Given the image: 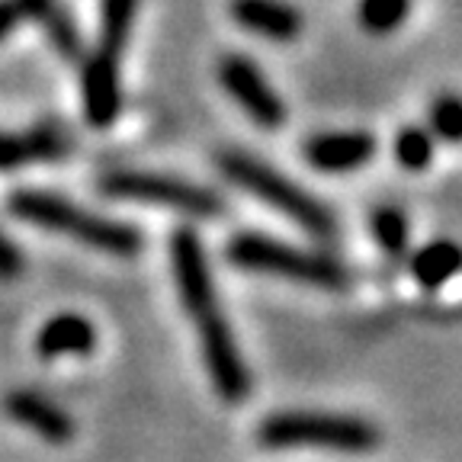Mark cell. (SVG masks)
<instances>
[{
	"label": "cell",
	"mask_w": 462,
	"mask_h": 462,
	"mask_svg": "<svg viewBox=\"0 0 462 462\" xmlns=\"http://www.w3.org/2000/svg\"><path fill=\"white\" fill-rule=\"evenodd\" d=\"M218 84L225 87V94L238 103L260 129H280L289 119V109L282 103V97L273 90V84L267 80V74L254 65L245 55H225L218 61Z\"/></svg>",
	"instance_id": "obj_7"
},
{
	"label": "cell",
	"mask_w": 462,
	"mask_h": 462,
	"mask_svg": "<svg viewBox=\"0 0 462 462\" xmlns=\"http://www.w3.org/2000/svg\"><path fill=\"white\" fill-rule=\"evenodd\" d=\"M231 16L241 29L270 42H292L302 32V14L286 0H231Z\"/></svg>",
	"instance_id": "obj_12"
},
{
	"label": "cell",
	"mask_w": 462,
	"mask_h": 462,
	"mask_svg": "<svg viewBox=\"0 0 462 462\" xmlns=\"http://www.w3.org/2000/svg\"><path fill=\"white\" fill-rule=\"evenodd\" d=\"M430 125H433V132H437L440 138H447V142H459V135H462V103L456 100L453 94L433 100Z\"/></svg>",
	"instance_id": "obj_20"
},
{
	"label": "cell",
	"mask_w": 462,
	"mask_h": 462,
	"mask_svg": "<svg viewBox=\"0 0 462 462\" xmlns=\"http://www.w3.org/2000/svg\"><path fill=\"white\" fill-rule=\"evenodd\" d=\"M23 273V254L0 228V280H16Z\"/></svg>",
	"instance_id": "obj_22"
},
{
	"label": "cell",
	"mask_w": 462,
	"mask_h": 462,
	"mask_svg": "<svg viewBox=\"0 0 462 462\" xmlns=\"http://www.w3.org/2000/svg\"><path fill=\"white\" fill-rule=\"evenodd\" d=\"M71 152V135L61 125H36L29 132H0V171L39 164V161H61Z\"/></svg>",
	"instance_id": "obj_11"
},
{
	"label": "cell",
	"mask_w": 462,
	"mask_h": 462,
	"mask_svg": "<svg viewBox=\"0 0 462 462\" xmlns=\"http://www.w3.org/2000/svg\"><path fill=\"white\" fill-rule=\"evenodd\" d=\"M456 270H459V247L453 241H437V245L420 247L411 260V273L427 289H437L447 280H453Z\"/></svg>",
	"instance_id": "obj_14"
},
{
	"label": "cell",
	"mask_w": 462,
	"mask_h": 462,
	"mask_svg": "<svg viewBox=\"0 0 462 462\" xmlns=\"http://www.w3.org/2000/svg\"><path fill=\"white\" fill-rule=\"evenodd\" d=\"M10 212L23 222L65 235L78 245L113 254V257H132L142 247V235L135 225L90 212L68 196L49 193V189H16L10 196Z\"/></svg>",
	"instance_id": "obj_2"
},
{
	"label": "cell",
	"mask_w": 462,
	"mask_h": 462,
	"mask_svg": "<svg viewBox=\"0 0 462 462\" xmlns=\"http://www.w3.org/2000/svg\"><path fill=\"white\" fill-rule=\"evenodd\" d=\"M123 106L119 55L94 49L84 61V116L94 129H109Z\"/></svg>",
	"instance_id": "obj_8"
},
{
	"label": "cell",
	"mask_w": 462,
	"mask_h": 462,
	"mask_svg": "<svg viewBox=\"0 0 462 462\" xmlns=\"http://www.w3.org/2000/svg\"><path fill=\"white\" fill-rule=\"evenodd\" d=\"M373 235L383 251L402 254L404 247H408V218H404L398 209L373 212Z\"/></svg>",
	"instance_id": "obj_19"
},
{
	"label": "cell",
	"mask_w": 462,
	"mask_h": 462,
	"mask_svg": "<svg viewBox=\"0 0 462 462\" xmlns=\"http://www.w3.org/2000/svg\"><path fill=\"white\" fill-rule=\"evenodd\" d=\"M218 171H222L238 189L251 193L254 199L267 202L270 209L282 212L289 222H296L299 228H305L309 235H315V238H328V235H334V228H337L331 209H328L318 196H311L309 189H302L299 183L289 180L286 173L273 171L270 164L251 158V154L222 152L218 154Z\"/></svg>",
	"instance_id": "obj_3"
},
{
	"label": "cell",
	"mask_w": 462,
	"mask_h": 462,
	"mask_svg": "<svg viewBox=\"0 0 462 462\" xmlns=\"http://www.w3.org/2000/svg\"><path fill=\"white\" fill-rule=\"evenodd\" d=\"M260 443L270 449H337L369 453L379 443V430L369 420L350 414L280 411L260 424Z\"/></svg>",
	"instance_id": "obj_4"
},
{
	"label": "cell",
	"mask_w": 462,
	"mask_h": 462,
	"mask_svg": "<svg viewBox=\"0 0 462 462\" xmlns=\"http://www.w3.org/2000/svg\"><path fill=\"white\" fill-rule=\"evenodd\" d=\"M305 161L315 171L346 173L366 167L375 154V138L366 132H318L305 142Z\"/></svg>",
	"instance_id": "obj_10"
},
{
	"label": "cell",
	"mask_w": 462,
	"mask_h": 462,
	"mask_svg": "<svg viewBox=\"0 0 462 462\" xmlns=\"http://www.w3.org/2000/svg\"><path fill=\"white\" fill-rule=\"evenodd\" d=\"M97 346V331L84 315H65L49 318L36 334V354L42 360H58V356H87Z\"/></svg>",
	"instance_id": "obj_13"
},
{
	"label": "cell",
	"mask_w": 462,
	"mask_h": 462,
	"mask_svg": "<svg viewBox=\"0 0 462 462\" xmlns=\"http://www.w3.org/2000/svg\"><path fill=\"white\" fill-rule=\"evenodd\" d=\"M228 260L241 270L282 276V280H296L315 289H346L350 282L346 270L334 257L282 245V241L257 235V231H238L228 241Z\"/></svg>",
	"instance_id": "obj_5"
},
{
	"label": "cell",
	"mask_w": 462,
	"mask_h": 462,
	"mask_svg": "<svg viewBox=\"0 0 462 462\" xmlns=\"http://www.w3.org/2000/svg\"><path fill=\"white\" fill-rule=\"evenodd\" d=\"M171 263H173V280H177V292L183 299V309H187L189 321L196 328V337H199L212 385H216V392L225 402H241L251 392V373H247L245 360H241V350L235 344L231 325L222 315L209 260H206V247L196 238V231L183 228L173 235Z\"/></svg>",
	"instance_id": "obj_1"
},
{
	"label": "cell",
	"mask_w": 462,
	"mask_h": 462,
	"mask_svg": "<svg viewBox=\"0 0 462 462\" xmlns=\"http://www.w3.org/2000/svg\"><path fill=\"white\" fill-rule=\"evenodd\" d=\"M100 193L113 199H132L161 206V209L180 212L189 218H216L225 212V202L216 189L199 187V183L167 177V173H148V171H119L100 180Z\"/></svg>",
	"instance_id": "obj_6"
},
{
	"label": "cell",
	"mask_w": 462,
	"mask_h": 462,
	"mask_svg": "<svg viewBox=\"0 0 462 462\" xmlns=\"http://www.w3.org/2000/svg\"><path fill=\"white\" fill-rule=\"evenodd\" d=\"M51 0H0V39H7L23 20H39Z\"/></svg>",
	"instance_id": "obj_21"
},
{
	"label": "cell",
	"mask_w": 462,
	"mask_h": 462,
	"mask_svg": "<svg viewBox=\"0 0 462 462\" xmlns=\"http://www.w3.org/2000/svg\"><path fill=\"white\" fill-rule=\"evenodd\" d=\"M138 0H103L100 7V42L97 49L123 55V49L129 45L132 23H135Z\"/></svg>",
	"instance_id": "obj_15"
},
{
	"label": "cell",
	"mask_w": 462,
	"mask_h": 462,
	"mask_svg": "<svg viewBox=\"0 0 462 462\" xmlns=\"http://www.w3.org/2000/svg\"><path fill=\"white\" fill-rule=\"evenodd\" d=\"M4 411H7L10 420H16V424L26 427V430L39 433L45 443H55V447H61V443H68L74 437L71 414H68L61 404H55L51 398L39 395V392H32V389L10 392V395L4 398Z\"/></svg>",
	"instance_id": "obj_9"
},
{
	"label": "cell",
	"mask_w": 462,
	"mask_h": 462,
	"mask_svg": "<svg viewBox=\"0 0 462 462\" xmlns=\"http://www.w3.org/2000/svg\"><path fill=\"white\" fill-rule=\"evenodd\" d=\"M39 20L45 23V32H49L51 45H55V49L61 51L68 61H78V58H80V32H78V26H74L71 14H68L58 0H51Z\"/></svg>",
	"instance_id": "obj_17"
},
{
	"label": "cell",
	"mask_w": 462,
	"mask_h": 462,
	"mask_svg": "<svg viewBox=\"0 0 462 462\" xmlns=\"http://www.w3.org/2000/svg\"><path fill=\"white\" fill-rule=\"evenodd\" d=\"M411 0H360L356 4V20L369 36H389L408 20Z\"/></svg>",
	"instance_id": "obj_16"
},
{
	"label": "cell",
	"mask_w": 462,
	"mask_h": 462,
	"mask_svg": "<svg viewBox=\"0 0 462 462\" xmlns=\"http://www.w3.org/2000/svg\"><path fill=\"white\" fill-rule=\"evenodd\" d=\"M430 158H433V138H430V132L414 129V125H408V129L398 132V138H395V161L404 167V171H424V167L430 164Z\"/></svg>",
	"instance_id": "obj_18"
}]
</instances>
